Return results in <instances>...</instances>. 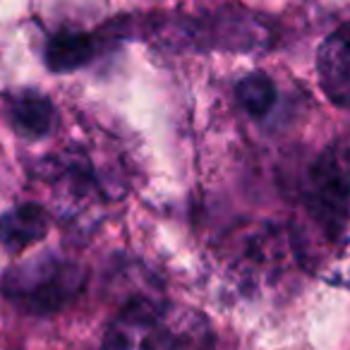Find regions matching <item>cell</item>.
I'll use <instances>...</instances> for the list:
<instances>
[{
    "mask_svg": "<svg viewBox=\"0 0 350 350\" xmlns=\"http://www.w3.org/2000/svg\"><path fill=\"white\" fill-rule=\"evenodd\" d=\"M240 106L254 118L267 116L276 103V87H273L271 77L264 72H252L247 77L240 79L238 89H235Z\"/></svg>",
    "mask_w": 350,
    "mask_h": 350,
    "instance_id": "cell-8",
    "label": "cell"
},
{
    "mask_svg": "<svg viewBox=\"0 0 350 350\" xmlns=\"http://www.w3.org/2000/svg\"><path fill=\"white\" fill-rule=\"evenodd\" d=\"M10 118L15 127L27 137H46L55 127V108L39 92H17L10 98Z\"/></svg>",
    "mask_w": 350,
    "mask_h": 350,
    "instance_id": "cell-6",
    "label": "cell"
},
{
    "mask_svg": "<svg viewBox=\"0 0 350 350\" xmlns=\"http://www.w3.org/2000/svg\"><path fill=\"white\" fill-rule=\"evenodd\" d=\"M103 350H190L170 317L149 302H132L108 326Z\"/></svg>",
    "mask_w": 350,
    "mask_h": 350,
    "instance_id": "cell-3",
    "label": "cell"
},
{
    "mask_svg": "<svg viewBox=\"0 0 350 350\" xmlns=\"http://www.w3.org/2000/svg\"><path fill=\"white\" fill-rule=\"evenodd\" d=\"M49 230V214L36 204H22L0 214V247L22 252Z\"/></svg>",
    "mask_w": 350,
    "mask_h": 350,
    "instance_id": "cell-5",
    "label": "cell"
},
{
    "mask_svg": "<svg viewBox=\"0 0 350 350\" xmlns=\"http://www.w3.org/2000/svg\"><path fill=\"white\" fill-rule=\"evenodd\" d=\"M87 283L79 262L60 254H39L10 267L3 276V293L29 314H55L77 300Z\"/></svg>",
    "mask_w": 350,
    "mask_h": 350,
    "instance_id": "cell-2",
    "label": "cell"
},
{
    "mask_svg": "<svg viewBox=\"0 0 350 350\" xmlns=\"http://www.w3.org/2000/svg\"><path fill=\"white\" fill-rule=\"evenodd\" d=\"M96 55V39L94 34H79V31H63L49 41L46 49V63L53 72H72L84 68Z\"/></svg>",
    "mask_w": 350,
    "mask_h": 350,
    "instance_id": "cell-7",
    "label": "cell"
},
{
    "mask_svg": "<svg viewBox=\"0 0 350 350\" xmlns=\"http://www.w3.org/2000/svg\"><path fill=\"white\" fill-rule=\"evenodd\" d=\"M295 250L310 271H350V144H331L312 165Z\"/></svg>",
    "mask_w": 350,
    "mask_h": 350,
    "instance_id": "cell-1",
    "label": "cell"
},
{
    "mask_svg": "<svg viewBox=\"0 0 350 350\" xmlns=\"http://www.w3.org/2000/svg\"><path fill=\"white\" fill-rule=\"evenodd\" d=\"M319 87L331 103L350 108V22L331 31L317 53Z\"/></svg>",
    "mask_w": 350,
    "mask_h": 350,
    "instance_id": "cell-4",
    "label": "cell"
}]
</instances>
